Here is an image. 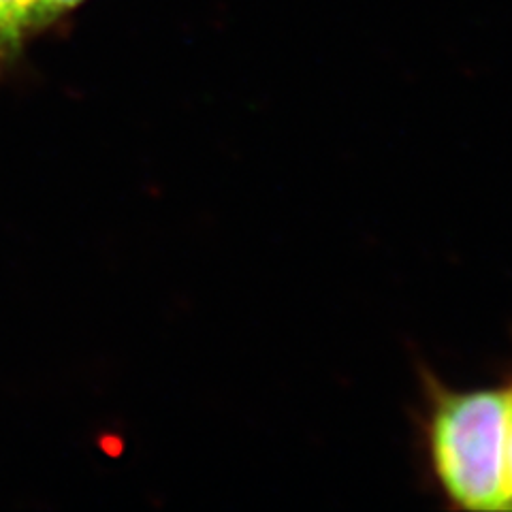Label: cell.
Instances as JSON below:
<instances>
[{
	"label": "cell",
	"instance_id": "cell-3",
	"mask_svg": "<svg viewBox=\"0 0 512 512\" xmlns=\"http://www.w3.org/2000/svg\"><path fill=\"white\" fill-rule=\"evenodd\" d=\"M86 3H90V0H35V9H32V37L43 35V32L64 24Z\"/></svg>",
	"mask_w": 512,
	"mask_h": 512
},
{
	"label": "cell",
	"instance_id": "cell-1",
	"mask_svg": "<svg viewBox=\"0 0 512 512\" xmlns=\"http://www.w3.org/2000/svg\"><path fill=\"white\" fill-rule=\"evenodd\" d=\"M421 434L429 476L451 510H510L506 436L508 384L453 389L421 374Z\"/></svg>",
	"mask_w": 512,
	"mask_h": 512
},
{
	"label": "cell",
	"instance_id": "cell-4",
	"mask_svg": "<svg viewBox=\"0 0 512 512\" xmlns=\"http://www.w3.org/2000/svg\"><path fill=\"white\" fill-rule=\"evenodd\" d=\"M508 384V436H506V468H508V491H510V510H512V376Z\"/></svg>",
	"mask_w": 512,
	"mask_h": 512
},
{
	"label": "cell",
	"instance_id": "cell-2",
	"mask_svg": "<svg viewBox=\"0 0 512 512\" xmlns=\"http://www.w3.org/2000/svg\"><path fill=\"white\" fill-rule=\"evenodd\" d=\"M35 0H0V71L13 67L32 39Z\"/></svg>",
	"mask_w": 512,
	"mask_h": 512
}]
</instances>
